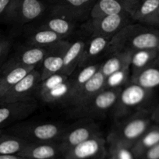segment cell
I'll return each instance as SVG.
<instances>
[{
	"mask_svg": "<svg viewBox=\"0 0 159 159\" xmlns=\"http://www.w3.org/2000/svg\"><path fill=\"white\" fill-rule=\"evenodd\" d=\"M142 49L159 50V30L152 27L129 24L111 38L108 55Z\"/></svg>",
	"mask_w": 159,
	"mask_h": 159,
	"instance_id": "6da1fadb",
	"label": "cell"
},
{
	"mask_svg": "<svg viewBox=\"0 0 159 159\" xmlns=\"http://www.w3.org/2000/svg\"><path fill=\"white\" fill-rule=\"evenodd\" d=\"M152 122L151 112L148 109L140 110L116 120L110 129L107 143H121L132 148L152 125Z\"/></svg>",
	"mask_w": 159,
	"mask_h": 159,
	"instance_id": "7a4b0ae2",
	"label": "cell"
},
{
	"mask_svg": "<svg viewBox=\"0 0 159 159\" xmlns=\"http://www.w3.org/2000/svg\"><path fill=\"white\" fill-rule=\"evenodd\" d=\"M66 125L56 122L24 121L0 130L24 140L27 143L59 142Z\"/></svg>",
	"mask_w": 159,
	"mask_h": 159,
	"instance_id": "3957f363",
	"label": "cell"
},
{
	"mask_svg": "<svg viewBox=\"0 0 159 159\" xmlns=\"http://www.w3.org/2000/svg\"><path fill=\"white\" fill-rule=\"evenodd\" d=\"M154 91L148 90L129 82L123 87L114 108L111 111L115 120H119L137 111L147 109L146 105L151 99Z\"/></svg>",
	"mask_w": 159,
	"mask_h": 159,
	"instance_id": "277c9868",
	"label": "cell"
},
{
	"mask_svg": "<svg viewBox=\"0 0 159 159\" xmlns=\"http://www.w3.org/2000/svg\"><path fill=\"white\" fill-rule=\"evenodd\" d=\"M45 7L41 0H11L2 20L16 27H23L43 16Z\"/></svg>",
	"mask_w": 159,
	"mask_h": 159,
	"instance_id": "5b68a950",
	"label": "cell"
},
{
	"mask_svg": "<svg viewBox=\"0 0 159 159\" xmlns=\"http://www.w3.org/2000/svg\"><path fill=\"white\" fill-rule=\"evenodd\" d=\"M70 94V76L58 73L40 82L35 96L37 94L41 100L49 105H64L66 106Z\"/></svg>",
	"mask_w": 159,
	"mask_h": 159,
	"instance_id": "8992f818",
	"label": "cell"
},
{
	"mask_svg": "<svg viewBox=\"0 0 159 159\" xmlns=\"http://www.w3.org/2000/svg\"><path fill=\"white\" fill-rule=\"evenodd\" d=\"M122 88L103 89L84 106L70 112L74 117L95 119L111 112L116 105Z\"/></svg>",
	"mask_w": 159,
	"mask_h": 159,
	"instance_id": "52a82bcc",
	"label": "cell"
},
{
	"mask_svg": "<svg viewBox=\"0 0 159 159\" xmlns=\"http://www.w3.org/2000/svg\"><path fill=\"white\" fill-rule=\"evenodd\" d=\"M100 135H102V133L95 120L80 118L73 124L66 126L59 141L63 155L67 151L79 143Z\"/></svg>",
	"mask_w": 159,
	"mask_h": 159,
	"instance_id": "ba28073f",
	"label": "cell"
},
{
	"mask_svg": "<svg viewBox=\"0 0 159 159\" xmlns=\"http://www.w3.org/2000/svg\"><path fill=\"white\" fill-rule=\"evenodd\" d=\"M80 20L70 13L56 6L49 15L45 17L42 16L32 23L31 25L52 30L64 38H67L74 33Z\"/></svg>",
	"mask_w": 159,
	"mask_h": 159,
	"instance_id": "9c48e42d",
	"label": "cell"
},
{
	"mask_svg": "<svg viewBox=\"0 0 159 159\" xmlns=\"http://www.w3.org/2000/svg\"><path fill=\"white\" fill-rule=\"evenodd\" d=\"M50 46L38 47L24 44L10 54L7 61L4 62L0 71L9 70L15 67H29L36 68L42 63Z\"/></svg>",
	"mask_w": 159,
	"mask_h": 159,
	"instance_id": "30bf717a",
	"label": "cell"
},
{
	"mask_svg": "<svg viewBox=\"0 0 159 159\" xmlns=\"http://www.w3.org/2000/svg\"><path fill=\"white\" fill-rule=\"evenodd\" d=\"M38 108L35 98L20 102L0 104V130L26 120Z\"/></svg>",
	"mask_w": 159,
	"mask_h": 159,
	"instance_id": "8fae6325",
	"label": "cell"
},
{
	"mask_svg": "<svg viewBox=\"0 0 159 159\" xmlns=\"http://www.w3.org/2000/svg\"><path fill=\"white\" fill-rule=\"evenodd\" d=\"M131 17L126 14H113L91 18L87 24V30L91 35H99L112 38L126 25Z\"/></svg>",
	"mask_w": 159,
	"mask_h": 159,
	"instance_id": "7c38bea8",
	"label": "cell"
},
{
	"mask_svg": "<svg viewBox=\"0 0 159 159\" xmlns=\"http://www.w3.org/2000/svg\"><path fill=\"white\" fill-rule=\"evenodd\" d=\"M41 81V71L38 67H36L0 98V104L20 102L35 98L37 88Z\"/></svg>",
	"mask_w": 159,
	"mask_h": 159,
	"instance_id": "4fadbf2b",
	"label": "cell"
},
{
	"mask_svg": "<svg viewBox=\"0 0 159 159\" xmlns=\"http://www.w3.org/2000/svg\"><path fill=\"white\" fill-rule=\"evenodd\" d=\"M106 143L103 135L97 136L72 148L63 157L66 159H105Z\"/></svg>",
	"mask_w": 159,
	"mask_h": 159,
	"instance_id": "5bb4252c",
	"label": "cell"
},
{
	"mask_svg": "<svg viewBox=\"0 0 159 159\" xmlns=\"http://www.w3.org/2000/svg\"><path fill=\"white\" fill-rule=\"evenodd\" d=\"M70 44V41L63 39L50 46L48 52L39 66L42 80L62 71L64 56Z\"/></svg>",
	"mask_w": 159,
	"mask_h": 159,
	"instance_id": "9a60e30c",
	"label": "cell"
},
{
	"mask_svg": "<svg viewBox=\"0 0 159 159\" xmlns=\"http://www.w3.org/2000/svg\"><path fill=\"white\" fill-rule=\"evenodd\" d=\"M140 0H98L94 4L91 18L113 14H126L130 16Z\"/></svg>",
	"mask_w": 159,
	"mask_h": 159,
	"instance_id": "2e32d148",
	"label": "cell"
},
{
	"mask_svg": "<svg viewBox=\"0 0 159 159\" xmlns=\"http://www.w3.org/2000/svg\"><path fill=\"white\" fill-rule=\"evenodd\" d=\"M111 38L99 35H91V38L85 42L77 68L87 66L98 62L99 58L108 52V48Z\"/></svg>",
	"mask_w": 159,
	"mask_h": 159,
	"instance_id": "e0dca14e",
	"label": "cell"
},
{
	"mask_svg": "<svg viewBox=\"0 0 159 159\" xmlns=\"http://www.w3.org/2000/svg\"><path fill=\"white\" fill-rule=\"evenodd\" d=\"M105 76L98 70L70 102L67 106L70 112L81 108L96 94L102 91L105 87Z\"/></svg>",
	"mask_w": 159,
	"mask_h": 159,
	"instance_id": "ac0fdd59",
	"label": "cell"
},
{
	"mask_svg": "<svg viewBox=\"0 0 159 159\" xmlns=\"http://www.w3.org/2000/svg\"><path fill=\"white\" fill-rule=\"evenodd\" d=\"M19 155L27 159H57L63 157L59 142L28 143Z\"/></svg>",
	"mask_w": 159,
	"mask_h": 159,
	"instance_id": "d6986e66",
	"label": "cell"
},
{
	"mask_svg": "<svg viewBox=\"0 0 159 159\" xmlns=\"http://www.w3.org/2000/svg\"><path fill=\"white\" fill-rule=\"evenodd\" d=\"M23 30H24V44L32 46L48 47L66 39L52 30L32 25L24 27Z\"/></svg>",
	"mask_w": 159,
	"mask_h": 159,
	"instance_id": "ffe728a7",
	"label": "cell"
},
{
	"mask_svg": "<svg viewBox=\"0 0 159 159\" xmlns=\"http://www.w3.org/2000/svg\"><path fill=\"white\" fill-rule=\"evenodd\" d=\"M102 62H95L82 68H77L70 76V94L69 100L66 106H68L73 98L78 94L81 88L86 84L87 82L97 73L102 66Z\"/></svg>",
	"mask_w": 159,
	"mask_h": 159,
	"instance_id": "44dd1931",
	"label": "cell"
},
{
	"mask_svg": "<svg viewBox=\"0 0 159 159\" xmlns=\"http://www.w3.org/2000/svg\"><path fill=\"white\" fill-rule=\"evenodd\" d=\"M130 82L151 91L159 88V56L144 69L131 75Z\"/></svg>",
	"mask_w": 159,
	"mask_h": 159,
	"instance_id": "7402d4cb",
	"label": "cell"
},
{
	"mask_svg": "<svg viewBox=\"0 0 159 159\" xmlns=\"http://www.w3.org/2000/svg\"><path fill=\"white\" fill-rule=\"evenodd\" d=\"M85 40L78 38L70 42L64 56L63 67L60 73L70 76L77 69L85 45Z\"/></svg>",
	"mask_w": 159,
	"mask_h": 159,
	"instance_id": "603a6c76",
	"label": "cell"
},
{
	"mask_svg": "<svg viewBox=\"0 0 159 159\" xmlns=\"http://www.w3.org/2000/svg\"><path fill=\"white\" fill-rule=\"evenodd\" d=\"M33 69L19 66L0 71V98Z\"/></svg>",
	"mask_w": 159,
	"mask_h": 159,
	"instance_id": "cb8c5ba5",
	"label": "cell"
},
{
	"mask_svg": "<svg viewBox=\"0 0 159 159\" xmlns=\"http://www.w3.org/2000/svg\"><path fill=\"white\" fill-rule=\"evenodd\" d=\"M131 52H118L109 54V56L102 62L100 71L104 76H109L111 73L130 65Z\"/></svg>",
	"mask_w": 159,
	"mask_h": 159,
	"instance_id": "d4e9b609",
	"label": "cell"
},
{
	"mask_svg": "<svg viewBox=\"0 0 159 159\" xmlns=\"http://www.w3.org/2000/svg\"><path fill=\"white\" fill-rule=\"evenodd\" d=\"M159 143V124L151 125L132 147L136 158L139 159L148 149Z\"/></svg>",
	"mask_w": 159,
	"mask_h": 159,
	"instance_id": "484cf974",
	"label": "cell"
},
{
	"mask_svg": "<svg viewBox=\"0 0 159 159\" xmlns=\"http://www.w3.org/2000/svg\"><path fill=\"white\" fill-rule=\"evenodd\" d=\"M159 56V50L142 49L131 52L130 71L131 75L135 74L151 63Z\"/></svg>",
	"mask_w": 159,
	"mask_h": 159,
	"instance_id": "4316f807",
	"label": "cell"
},
{
	"mask_svg": "<svg viewBox=\"0 0 159 159\" xmlns=\"http://www.w3.org/2000/svg\"><path fill=\"white\" fill-rule=\"evenodd\" d=\"M24 140L13 135L0 133V154H18L27 144Z\"/></svg>",
	"mask_w": 159,
	"mask_h": 159,
	"instance_id": "83f0119b",
	"label": "cell"
},
{
	"mask_svg": "<svg viewBox=\"0 0 159 159\" xmlns=\"http://www.w3.org/2000/svg\"><path fill=\"white\" fill-rule=\"evenodd\" d=\"M158 7L159 0H140L130 17L140 24H144L155 13Z\"/></svg>",
	"mask_w": 159,
	"mask_h": 159,
	"instance_id": "f1b7e54d",
	"label": "cell"
},
{
	"mask_svg": "<svg viewBox=\"0 0 159 159\" xmlns=\"http://www.w3.org/2000/svg\"><path fill=\"white\" fill-rule=\"evenodd\" d=\"M130 67H124L105 77L104 89L123 88L130 82Z\"/></svg>",
	"mask_w": 159,
	"mask_h": 159,
	"instance_id": "f546056e",
	"label": "cell"
},
{
	"mask_svg": "<svg viewBox=\"0 0 159 159\" xmlns=\"http://www.w3.org/2000/svg\"><path fill=\"white\" fill-rule=\"evenodd\" d=\"M91 1L92 0H62V3L58 5V7L81 20L84 13Z\"/></svg>",
	"mask_w": 159,
	"mask_h": 159,
	"instance_id": "4dcf8cb0",
	"label": "cell"
},
{
	"mask_svg": "<svg viewBox=\"0 0 159 159\" xmlns=\"http://www.w3.org/2000/svg\"><path fill=\"white\" fill-rule=\"evenodd\" d=\"M108 153L110 157L113 159H137L132 148L121 143H108Z\"/></svg>",
	"mask_w": 159,
	"mask_h": 159,
	"instance_id": "1f68e13d",
	"label": "cell"
},
{
	"mask_svg": "<svg viewBox=\"0 0 159 159\" xmlns=\"http://www.w3.org/2000/svg\"><path fill=\"white\" fill-rule=\"evenodd\" d=\"M12 49V42L9 38L0 37V68L10 54Z\"/></svg>",
	"mask_w": 159,
	"mask_h": 159,
	"instance_id": "d6a6232c",
	"label": "cell"
},
{
	"mask_svg": "<svg viewBox=\"0 0 159 159\" xmlns=\"http://www.w3.org/2000/svg\"><path fill=\"white\" fill-rule=\"evenodd\" d=\"M139 159H159V143L148 149Z\"/></svg>",
	"mask_w": 159,
	"mask_h": 159,
	"instance_id": "836d02e7",
	"label": "cell"
},
{
	"mask_svg": "<svg viewBox=\"0 0 159 159\" xmlns=\"http://www.w3.org/2000/svg\"><path fill=\"white\" fill-rule=\"evenodd\" d=\"M144 24L151 27H157L159 26V7L155 13L144 23Z\"/></svg>",
	"mask_w": 159,
	"mask_h": 159,
	"instance_id": "e575fe53",
	"label": "cell"
},
{
	"mask_svg": "<svg viewBox=\"0 0 159 159\" xmlns=\"http://www.w3.org/2000/svg\"><path fill=\"white\" fill-rule=\"evenodd\" d=\"M11 0H0V20H2Z\"/></svg>",
	"mask_w": 159,
	"mask_h": 159,
	"instance_id": "d590c367",
	"label": "cell"
},
{
	"mask_svg": "<svg viewBox=\"0 0 159 159\" xmlns=\"http://www.w3.org/2000/svg\"><path fill=\"white\" fill-rule=\"evenodd\" d=\"M151 119L154 123L159 124V105L151 111Z\"/></svg>",
	"mask_w": 159,
	"mask_h": 159,
	"instance_id": "8d00e7d4",
	"label": "cell"
},
{
	"mask_svg": "<svg viewBox=\"0 0 159 159\" xmlns=\"http://www.w3.org/2000/svg\"><path fill=\"white\" fill-rule=\"evenodd\" d=\"M0 159H27L18 154H0Z\"/></svg>",
	"mask_w": 159,
	"mask_h": 159,
	"instance_id": "74e56055",
	"label": "cell"
},
{
	"mask_svg": "<svg viewBox=\"0 0 159 159\" xmlns=\"http://www.w3.org/2000/svg\"><path fill=\"white\" fill-rule=\"evenodd\" d=\"M57 159H66V158L64 157H59V158H57Z\"/></svg>",
	"mask_w": 159,
	"mask_h": 159,
	"instance_id": "f35d334b",
	"label": "cell"
},
{
	"mask_svg": "<svg viewBox=\"0 0 159 159\" xmlns=\"http://www.w3.org/2000/svg\"><path fill=\"white\" fill-rule=\"evenodd\" d=\"M0 37H2V32H1V29H0Z\"/></svg>",
	"mask_w": 159,
	"mask_h": 159,
	"instance_id": "ab89813d",
	"label": "cell"
},
{
	"mask_svg": "<svg viewBox=\"0 0 159 159\" xmlns=\"http://www.w3.org/2000/svg\"><path fill=\"white\" fill-rule=\"evenodd\" d=\"M108 159H113V158H111V157H109V158H108Z\"/></svg>",
	"mask_w": 159,
	"mask_h": 159,
	"instance_id": "60d3db41",
	"label": "cell"
}]
</instances>
